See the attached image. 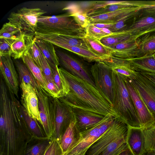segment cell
<instances>
[{
	"label": "cell",
	"instance_id": "e575fe53",
	"mask_svg": "<svg viewBox=\"0 0 155 155\" xmlns=\"http://www.w3.org/2000/svg\"><path fill=\"white\" fill-rule=\"evenodd\" d=\"M143 131L146 152L155 151V125Z\"/></svg>",
	"mask_w": 155,
	"mask_h": 155
},
{
	"label": "cell",
	"instance_id": "5bb4252c",
	"mask_svg": "<svg viewBox=\"0 0 155 155\" xmlns=\"http://www.w3.org/2000/svg\"><path fill=\"white\" fill-rule=\"evenodd\" d=\"M20 83L22 91L21 101L23 106L29 115L41 125L38 107V99L36 91L31 85L23 81Z\"/></svg>",
	"mask_w": 155,
	"mask_h": 155
},
{
	"label": "cell",
	"instance_id": "681fc988",
	"mask_svg": "<svg viewBox=\"0 0 155 155\" xmlns=\"http://www.w3.org/2000/svg\"><path fill=\"white\" fill-rule=\"evenodd\" d=\"M117 155H133V154L127 147Z\"/></svg>",
	"mask_w": 155,
	"mask_h": 155
},
{
	"label": "cell",
	"instance_id": "b9f144b4",
	"mask_svg": "<svg viewBox=\"0 0 155 155\" xmlns=\"http://www.w3.org/2000/svg\"><path fill=\"white\" fill-rule=\"evenodd\" d=\"M41 69L46 80L54 81L51 68L46 59L42 53Z\"/></svg>",
	"mask_w": 155,
	"mask_h": 155
},
{
	"label": "cell",
	"instance_id": "ab89813d",
	"mask_svg": "<svg viewBox=\"0 0 155 155\" xmlns=\"http://www.w3.org/2000/svg\"><path fill=\"white\" fill-rule=\"evenodd\" d=\"M85 29L87 35L100 40L105 37L110 35L105 33L100 28L95 26L91 23L89 24Z\"/></svg>",
	"mask_w": 155,
	"mask_h": 155
},
{
	"label": "cell",
	"instance_id": "2e32d148",
	"mask_svg": "<svg viewBox=\"0 0 155 155\" xmlns=\"http://www.w3.org/2000/svg\"><path fill=\"white\" fill-rule=\"evenodd\" d=\"M35 38L45 40L56 46L58 44H65L88 50V48L84 40V37L36 31L35 33Z\"/></svg>",
	"mask_w": 155,
	"mask_h": 155
},
{
	"label": "cell",
	"instance_id": "7dc6e473",
	"mask_svg": "<svg viewBox=\"0 0 155 155\" xmlns=\"http://www.w3.org/2000/svg\"><path fill=\"white\" fill-rule=\"evenodd\" d=\"M140 73L155 84V73L146 72Z\"/></svg>",
	"mask_w": 155,
	"mask_h": 155
},
{
	"label": "cell",
	"instance_id": "ac0fdd59",
	"mask_svg": "<svg viewBox=\"0 0 155 155\" xmlns=\"http://www.w3.org/2000/svg\"><path fill=\"white\" fill-rule=\"evenodd\" d=\"M77 127L80 132L95 125L105 117L97 113L78 109H72Z\"/></svg>",
	"mask_w": 155,
	"mask_h": 155
},
{
	"label": "cell",
	"instance_id": "f907efd6",
	"mask_svg": "<svg viewBox=\"0 0 155 155\" xmlns=\"http://www.w3.org/2000/svg\"><path fill=\"white\" fill-rule=\"evenodd\" d=\"M87 150V149H85L82 151L76 153L72 155H85Z\"/></svg>",
	"mask_w": 155,
	"mask_h": 155
},
{
	"label": "cell",
	"instance_id": "7bdbcfd3",
	"mask_svg": "<svg viewBox=\"0 0 155 155\" xmlns=\"http://www.w3.org/2000/svg\"><path fill=\"white\" fill-rule=\"evenodd\" d=\"M110 68L113 71L127 77L130 79L134 78L138 72L132 68L124 66H117Z\"/></svg>",
	"mask_w": 155,
	"mask_h": 155
},
{
	"label": "cell",
	"instance_id": "e0dca14e",
	"mask_svg": "<svg viewBox=\"0 0 155 155\" xmlns=\"http://www.w3.org/2000/svg\"><path fill=\"white\" fill-rule=\"evenodd\" d=\"M126 143L133 155H144L146 152L143 129L141 128L128 126Z\"/></svg>",
	"mask_w": 155,
	"mask_h": 155
},
{
	"label": "cell",
	"instance_id": "1f68e13d",
	"mask_svg": "<svg viewBox=\"0 0 155 155\" xmlns=\"http://www.w3.org/2000/svg\"><path fill=\"white\" fill-rule=\"evenodd\" d=\"M51 68L54 82L60 91V97L65 96L70 90L68 83L64 75L59 70L58 66Z\"/></svg>",
	"mask_w": 155,
	"mask_h": 155
},
{
	"label": "cell",
	"instance_id": "f35d334b",
	"mask_svg": "<svg viewBox=\"0 0 155 155\" xmlns=\"http://www.w3.org/2000/svg\"><path fill=\"white\" fill-rule=\"evenodd\" d=\"M62 154L60 141L54 138L50 141L44 155H61Z\"/></svg>",
	"mask_w": 155,
	"mask_h": 155
},
{
	"label": "cell",
	"instance_id": "d6986e66",
	"mask_svg": "<svg viewBox=\"0 0 155 155\" xmlns=\"http://www.w3.org/2000/svg\"><path fill=\"white\" fill-rule=\"evenodd\" d=\"M126 30L134 35L142 36L155 31V17L144 16L136 17Z\"/></svg>",
	"mask_w": 155,
	"mask_h": 155
},
{
	"label": "cell",
	"instance_id": "44dd1931",
	"mask_svg": "<svg viewBox=\"0 0 155 155\" xmlns=\"http://www.w3.org/2000/svg\"><path fill=\"white\" fill-rule=\"evenodd\" d=\"M137 40L109 46L111 51L112 56L126 59L134 58L138 47Z\"/></svg>",
	"mask_w": 155,
	"mask_h": 155
},
{
	"label": "cell",
	"instance_id": "8d00e7d4",
	"mask_svg": "<svg viewBox=\"0 0 155 155\" xmlns=\"http://www.w3.org/2000/svg\"><path fill=\"white\" fill-rule=\"evenodd\" d=\"M141 9L136 17L149 16L155 17V2L140 3Z\"/></svg>",
	"mask_w": 155,
	"mask_h": 155
},
{
	"label": "cell",
	"instance_id": "d6a6232c",
	"mask_svg": "<svg viewBox=\"0 0 155 155\" xmlns=\"http://www.w3.org/2000/svg\"><path fill=\"white\" fill-rule=\"evenodd\" d=\"M21 109L25 121L30 131L37 138H44L43 131L38 121L29 115L22 106H21Z\"/></svg>",
	"mask_w": 155,
	"mask_h": 155
},
{
	"label": "cell",
	"instance_id": "ffe728a7",
	"mask_svg": "<svg viewBox=\"0 0 155 155\" xmlns=\"http://www.w3.org/2000/svg\"><path fill=\"white\" fill-rule=\"evenodd\" d=\"M80 132L74 118L64 130L60 141V145L63 155L71 150L78 141Z\"/></svg>",
	"mask_w": 155,
	"mask_h": 155
},
{
	"label": "cell",
	"instance_id": "9c48e42d",
	"mask_svg": "<svg viewBox=\"0 0 155 155\" xmlns=\"http://www.w3.org/2000/svg\"><path fill=\"white\" fill-rule=\"evenodd\" d=\"M38 99V107L41 125L46 137L53 136L54 131L53 99L45 90L37 91Z\"/></svg>",
	"mask_w": 155,
	"mask_h": 155
},
{
	"label": "cell",
	"instance_id": "83f0119b",
	"mask_svg": "<svg viewBox=\"0 0 155 155\" xmlns=\"http://www.w3.org/2000/svg\"><path fill=\"white\" fill-rule=\"evenodd\" d=\"M141 36L133 35L128 30H125L113 33L103 38L100 41L104 45L109 47L131 40H136Z\"/></svg>",
	"mask_w": 155,
	"mask_h": 155
},
{
	"label": "cell",
	"instance_id": "30bf717a",
	"mask_svg": "<svg viewBox=\"0 0 155 155\" xmlns=\"http://www.w3.org/2000/svg\"><path fill=\"white\" fill-rule=\"evenodd\" d=\"M53 109L54 124L53 136L54 138L59 141L62 130H65L74 119V115L72 108L61 102L58 98H53Z\"/></svg>",
	"mask_w": 155,
	"mask_h": 155
},
{
	"label": "cell",
	"instance_id": "7a4b0ae2",
	"mask_svg": "<svg viewBox=\"0 0 155 155\" xmlns=\"http://www.w3.org/2000/svg\"><path fill=\"white\" fill-rule=\"evenodd\" d=\"M112 104L117 115L128 126L140 128L137 115L126 86L125 76L112 70Z\"/></svg>",
	"mask_w": 155,
	"mask_h": 155
},
{
	"label": "cell",
	"instance_id": "7402d4cb",
	"mask_svg": "<svg viewBox=\"0 0 155 155\" xmlns=\"http://www.w3.org/2000/svg\"><path fill=\"white\" fill-rule=\"evenodd\" d=\"M128 59L134 71L139 72L155 73V52Z\"/></svg>",
	"mask_w": 155,
	"mask_h": 155
},
{
	"label": "cell",
	"instance_id": "bcb514c9",
	"mask_svg": "<svg viewBox=\"0 0 155 155\" xmlns=\"http://www.w3.org/2000/svg\"><path fill=\"white\" fill-rule=\"evenodd\" d=\"M127 21L124 20L119 21L114 24L112 27L109 30L113 33L125 30L128 26L126 24Z\"/></svg>",
	"mask_w": 155,
	"mask_h": 155
},
{
	"label": "cell",
	"instance_id": "9a60e30c",
	"mask_svg": "<svg viewBox=\"0 0 155 155\" xmlns=\"http://www.w3.org/2000/svg\"><path fill=\"white\" fill-rule=\"evenodd\" d=\"M1 75L2 76L8 91L18 98L19 90L18 77L10 56H0Z\"/></svg>",
	"mask_w": 155,
	"mask_h": 155
},
{
	"label": "cell",
	"instance_id": "cb8c5ba5",
	"mask_svg": "<svg viewBox=\"0 0 155 155\" xmlns=\"http://www.w3.org/2000/svg\"><path fill=\"white\" fill-rule=\"evenodd\" d=\"M35 37L22 34L18 39L12 43L10 56L15 59L21 58L28 51L34 41Z\"/></svg>",
	"mask_w": 155,
	"mask_h": 155
},
{
	"label": "cell",
	"instance_id": "60d3db41",
	"mask_svg": "<svg viewBox=\"0 0 155 155\" xmlns=\"http://www.w3.org/2000/svg\"><path fill=\"white\" fill-rule=\"evenodd\" d=\"M46 84L42 88L52 97L60 98V91L54 81L46 80Z\"/></svg>",
	"mask_w": 155,
	"mask_h": 155
},
{
	"label": "cell",
	"instance_id": "603a6c76",
	"mask_svg": "<svg viewBox=\"0 0 155 155\" xmlns=\"http://www.w3.org/2000/svg\"><path fill=\"white\" fill-rule=\"evenodd\" d=\"M84 40L88 50L99 58L101 61L107 59L112 56L109 48L103 44L100 40L87 35L84 37Z\"/></svg>",
	"mask_w": 155,
	"mask_h": 155
},
{
	"label": "cell",
	"instance_id": "d590c367",
	"mask_svg": "<svg viewBox=\"0 0 155 155\" xmlns=\"http://www.w3.org/2000/svg\"><path fill=\"white\" fill-rule=\"evenodd\" d=\"M50 141L46 140L36 143L28 148L24 155H44Z\"/></svg>",
	"mask_w": 155,
	"mask_h": 155
},
{
	"label": "cell",
	"instance_id": "7c38bea8",
	"mask_svg": "<svg viewBox=\"0 0 155 155\" xmlns=\"http://www.w3.org/2000/svg\"><path fill=\"white\" fill-rule=\"evenodd\" d=\"M129 79L141 98L155 117V84L139 72L134 78Z\"/></svg>",
	"mask_w": 155,
	"mask_h": 155
},
{
	"label": "cell",
	"instance_id": "f1b7e54d",
	"mask_svg": "<svg viewBox=\"0 0 155 155\" xmlns=\"http://www.w3.org/2000/svg\"><path fill=\"white\" fill-rule=\"evenodd\" d=\"M139 3L131 2L127 1H118L117 3L90 11L86 13L89 17L98 15L113 12L124 8L137 6Z\"/></svg>",
	"mask_w": 155,
	"mask_h": 155
},
{
	"label": "cell",
	"instance_id": "4dcf8cb0",
	"mask_svg": "<svg viewBox=\"0 0 155 155\" xmlns=\"http://www.w3.org/2000/svg\"><path fill=\"white\" fill-rule=\"evenodd\" d=\"M127 135L117 138L112 142L100 155H117L128 147Z\"/></svg>",
	"mask_w": 155,
	"mask_h": 155
},
{
	"label": "cell",
	"instance_id": "f546056e",
	"mask_svg": "<svg viewBox=\"0 0 155 155\" xmlns=\"http://www.w3.org/2000/svg\"><path fill=\"white\" fill-rule=\"evenodd\" d=\"M21 58L42 88L47 81L41 69L34 61L28 51Z\"/></svg>",
	"mask_w": 155,
	"mask_h": 155
},
{
	"label": "cell",
	"instance_id": "484cf974",
	"mask_svg": "<svg viewBox=\"0 0 155 155\" xmlns=\"http://www.w3.org/2000/svg\"><path fill=\"white\" fill-rule=\"evenodd\" d=\"M35 42L47 60L51 68L60 64L58 57L54 45L51 43L42 39L34 38Z\"/></svg>",
	"mask_w": 155,
	"mask_h": 155
},
{
	"label": "cell",
	"instance_id": "74e56055",
	"mask_svg": "<svg viewBox=\"0 0 155 155\" xmlns=\"http://www.w3.org/2000/svg\"><path fill=\"white\" fill-rule=\"evenodd\" d=\"M73 17L76 22L82 27L85 28L91 24L90 17L82 11L70 13Z\"/></svg>",
	"mask_w": 155,
	"mask_h": 155
},
{
	"label": "cell",
	"instance_id": "836d02e7",
	"mask_svg": "<svg viewBox=\"0 0 155 155\" xmlns=\"http://www.w3.org/2000/svg\"><path fill=\"white\" fill-rule=\"evenodd\" d=\"M22 34L19 29L9 22H6L3 25L0 30V39L15 40L19 38Z\"/></svg>",
	"mask_w": 155,
	"mask_h": 155
},
{
	"label": "cell",
	"instance_id": "52a82bcc",
	"mask_svg": "<svg viewBox=\"0 0 155 155\" xmlns=\"http://www.w3.org/2000/svg\"><path fill=\"white\" fill-rule=\"evenodd\" d=\"M128 126L119 117L104 134L87 150L85 155H100L117 138L127 135Z\"/></svg>",
	"mask_w": 155,
	"mask_h": 155
},
{
	"label": "cell",
	"instance_id": "ba28073f",
	"mask_svg": "<svg viewBox=\"0 0 155 155\" xmlns=\"http://www.w3.org/2000/svg\"><path fill=\"white\" fill-rule=\"evenodd\" d=\"M56 51L61 67L96 88L91 72V67L66 52L58 50Z\"/></svg>",
	"mask_w": 155,
	"mask_h": 155
},
{
	"label": "cell",
	"instance_id": "4fadbf2b",
	"mask_svg": "<svg viewBox=\"0 0 155 155\" xmlns=\"http://www.w3.org/2000/svg\"><path fill=\"white\" fill-rule=\"evenodd\" d=\"M140 5L126 8L116 11L90 17V22L92 24H114L118 21L124 20L128 21L134 19L138 15L141 9Z\"/></svg>",
	"mask_w": 155,
	"mask_h": 155
},
{
	"label": "cell",
	"instance_id": "d4e9b609",
	"mask_svg": "<svg viewBox=\"0 0 155 155\" xmlns=\"http://www.w3.org/2000/svg\"><path fill=\"white\" fill-rule=\"evenodd\" d=\"M137 42L138 47L135 57L155 52V31L142 36L137 40Z\"/></svg>",
	"mask_w": 155,
	"mask_h": 155
},
{
	"label": "cell",
	"instance_id": "277c9868",
	"mask_svg": "<svg viewBox=\"0 0 155 155\" xmlns=\"http://www.w3.org/2000/svg\"><path fill=\"white\" fill-rule=\"evenodd\" d=\"M46 13L39 8L23 7L16 12H12L8 19V22L19 29L22 34L35 37L38 19Z\"/></svg>",
	"mask_w": 155,
	"mask_h": 155
},
{
	"label": "cell",
	"instance_id": "8fae6325",
	"mask_svg": "<svg viewBox=\"0 0 155 155\" xmlns=\"http://www.w3.org/2000/svg\"><path fill=\"white\" fill-rule=\"evenodd\" d=\"M126 86L137 115L140 128H149L155 125V117L151 112L130 83L125 76Z\"/></svg>",
	"mask_w": 155,
	"mask_h": 155
},
{
	"label": "cell",
	"instance_id": "f6af8a7d",
	"mask_svg": "<svg viewBox=\"0 0 155 155\" xmlns=\"http://www.w3.org/2000/svg\"><path fill=\"white\" fill-rule=\"evenodd\" d=\"M15 41L8 39H0V56H10L12 45Z\"/></svg>",
	"mask_w": 155,
	"mask_h": 155
},
{
	"label": "cell",
	"instance_id": "6da1fadb",
	"mask_svg": "<svg viewBox=\"0 0 155 155\" xmlns=\"http://www.w3.org/2000/svg\"><path fill=\"white\" fill-rule=\"evenodd\" d=\"M70 87L65 96L58 98L72 109H78L105 116H118L113 107L97 89L87 81L73 75L62 67L58 68Z\"/></svg>",
	"mask_w": 155,
	"mask_h": 155
},
{
	"label": "cell",
	"instance_id": "8992f818",
	"mask_svg": "<svg viewBox=\"0 0 155 155\" xmlns=\"http://www.w3.org/2000/svg\"><path fill=\"white\" fill-rule=\"evenodd\" d=\"M91 72L96 88L113 107L112 70L103 62L98 61L91 66Z\"/></svg>",
	"mask_w": 155,
	"mask_h": 155
},
{
	"label": "cell",
	"instance_id": "5b68a950",
	"mask_svg": "<svg viewBox=\"0 0 155 155\" xmlns=\"http://www.w3.org/2000/svg\"><path fill=\"white\" fill-rule=\"evenodd\" d=\"M117 117L107 115L95 125L80 132L79 139L75 145L63 155H72L88 149L114 123Z\"/></svg>",
	"mask_w": 155,
	"mask_h": 155
},
{
	"label": "cell",
	"instance_id": "f5cc1de1",
	"mask_svg": "<svg viewBox=\"0 0 155 155\" xmlns=\"http://www.w3.org/2000/svg\"><path fill=\"white\" fill-rule=\"evenodd\" d=\"M0 155H3L2 153H1Z\"/></svg>",
	"mask_w": 155,
	"mask_h": 155
},
{
	"label": "cell",
	"instance_id": "3957f363",
	"mask_svg": "<svg viewBox=\"0 0 155 155\" xmlns=\"http://www.w3.org/2000/svg\"><path fill=\"white\" fill-rule=\"evenodd\" d=\"M36 31L83 38L85 28L78 25L69 13L53 16H40Z\"/></svg>",
	"mask_w": 155,
	"mask_h": 155
},
{
	"label": "cell",
	"instance_id": "ee69618b",
	"mask_svg": "<svg viewBox=\"0 0 155 155\" xmlns=\"http://www.w3.org/2000/svg\"><path fill=\"white\" fill-rule=\"evenodd\" d=\"M28 52L34 61L41 68L42 53L35 42V40L28 51Z\"/></svg>",
	"mask_w": 155,
	"mask_h": 155
},
{
	"label": "cell",
	"instance_id": "816d5d0a",
	"mask_svg": "<svg viewBox=\"0 0 155 155\" xmlns=\"http://www.w3.org/2000/svg\"><path fill=\"white\" fill-rule=\"evenodd\" d=\"M144 155H155V151H149L147 152Z\"/></svg>",
	"mask_w": 155,
	"mask_h": 155
},
{
	"label": "cell",
	"instance_id": "c3c4849f",
	"mask_svg": "<svg viewBox=\"0 0 155 155\" xmlns=\"http://www.w3.org/2000/svg\"><path fill=\"white\" fill-rule=\"evenodd\" d=\"M92 24V23H91ZM95 26L99 28H106L109 29L112 27L114 24H92Z\"/></svg>",
	"mask_w": 155,
	"mask_h": 155
},
{
	"label": "cell",
	"instance_id": "4316f807",
	"mask_svg": "<svg viewBox=\"0 0 155 155\" xmlns=\"http://www.w3.org/2000/svg\"><path fill=\"white\" fill-rule=\"evenodd\" d=\"M15 64L19 75L20 82L23 81L31 85L36 91L44 90L40 86L28 67L23 61L17 60L15 61Z\"/></svg>",
	"mask_w": 155,
	"mask_h": 155
}]
</instances>
